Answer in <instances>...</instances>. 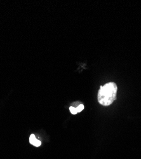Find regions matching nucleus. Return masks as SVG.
Instances as JSON below:
<instances>
[{
	"instance_id": "obj_1",
	"label": "nucleus",
	"mask_w": 141,
	"mask_h": 159,
	"mask_svg": "<svg viewBox=\"0 0 141 159\" xmlns=\"http://www.w3.org/2000/svg\"><path fill=\"white\" fill-rule=\"evenodd\" d=\"M117 85L114 82H109L100 87L97 97L99 102L105 107L111 105L117 99Z\"/></svg>"
},
{
	"instance_id": "obj_3",
	"label": "nucleus",
	"mask_w": 141,
	"mask_h": 159,
	"mask_svg": "<svg viewBox=\"0 0 141 159\" xmlns=\"http://www.w3.org/2000/svg\"><path fill=\"white\" fill-rule=\"evenodd\" d=\"M69 110H70L71 113L73 115H76V114L78 113V111H77L76 108H74V107H71L69 108Z\"/></svg>"
},
{
	"instance_id": "obj_2",
	"label": "nucleus",
	"mask_w": 141,
	"mask_h": 159,
	"mask_svg": "<svg viewBox=\"0 0 141 159\" xmlns=\"http://www.w3.org/2000/svg\"><path fill=\"white\" fill-rule=\"evenodd\" d=\"M29 142L31 143V144H33V146H34V147H40L42 144L41 141L37 139L36 136L34 134L31 135V136L29 138Z\"/></svg>"
},
{
	"instance_id": "obj_4",
	"label": "nucleus",
	"mask_w": 141,
	"mask_h": 159,
	"mask_svg": "<svg viewBox=\"0 0 141 159\" xmlns=\"http://www.w3.org/2000/svg\"><path fill=\"white\" fill-rule=\"evenodd\" d=\"M83 109H84V106L83 104H80L78 107L76 108V110L78 111V113L81 112L83 110Z\"/></svg>"
}]
</instances>
